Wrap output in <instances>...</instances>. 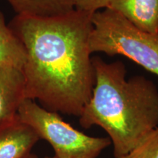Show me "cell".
<instances>
[{
    "instance_id": "cell-10",
    "label": "cell",
    "mask_w": 158,
    "mask_h": 158,
    "mask_svg": "<svg viewBox=\"0 0 158 158\" xmlns=\"http://www.w3.org/2000/svg\"><path fill=\"white\" fill-rule=\"evenodd\" d=\"M118 158H158V127L150 132L129 152Z\"/></svg>"
},
{
    "instance_id": "cell-8",
    "label": "cell",
    "mask_w": 158,
    "mask_h": 158,
    "mask_svg": "<svg viewBox=\"0 0 158 158\" xmlns=\"http://www.w3.org/2000/svg\"><path fill=\"white\" fill-rule=\"evenodd\" d=\"M19 15L50 17L75 10L73 0H7Z\"/></svg>"
},
{
    "instance_id": "cell-12",
    "label": "cell",
    "mask_w": 158,
    "mask_h": 158,
    "mask_svg": "<svg viewBox=\"0 0 158 158\" xmlns=\"http://www.w3.org/2000/svg\"><path fill=\"white\" fill-rule=\"evenodd\" d=\"M25 158H39L38 157H37V155H34V154H29V155L27 156V157H25ZM45 158H56V157H55V156H54V157H45Z\"/></svg>"
},
{
    "instance_id": "cell-4",
    "label": "cell",
    "mask_w": 158,
    "mask_h": 158,
    "mask_svg": "<svg viewBox=\"0 0 158 158\" xmlns=\"http://www.w3.org/2000/svg\"><path fill=\"white\" fill-rule=\"evenodd\" d=\"M17 114L40 139L50 143L56 158H98L111 144L109 138L86 135L64 122L58 113L45 109L29 99L21 102Z\"/></svg>"
},
{
    "instance_id": "cell-5",
    "label": "cell",
    "mask_w": 158,
    "mask_h": 158,
    "mask_svg": "<svg viewBox=\"0 0 158 158\" xmlns=\"http://www.w3.org/2000/svg\"><path fill=\"white\" fill-rule=\"evenodd\" d=\"M40 140L37 134L16 115L0 123V158H25Z\"/></svg>"
},
{
    "instance_id": "cell-11",
    "label": "cell",
    "mask_w": 158,
    "mask_h": 158,
    "mask_svg": "<svg viewBox=\"0 0 158 158\" xmlns=\"http://www.w3.org/2000/svg\"><path fill=\"white\" fill-rule=\"evenodd\" d=\"M74 2L75 10L84 12L89 15L101 9L107 8L110 0H73Z\"/></svg>"
},
{
    "instance_id": "cell-3",
    "label": "cell",
    "mask_w": 158,
    "mask_h": 158,
    "mask_svg": "<svg viewBox=\"0 0 158 158\" xmlns=\"http://www.w3.org/2000/svg\"><path fill=\"white\" fill-rule=\"evenodd\" d=\"M89 39L91 54L122 55L158 76V34L138 29L109 8L92 15Z\"/></svg>"
},
{
    "instance_id": "cell-1",
    "label": "cell",
    "mask_w": 158,
    "mask_h": 158,
    "mask_svg": "<svg viewBox=\"0 0 158 158\" xmlns=\"http://www.w3.org/2000/svg\"><path fill=\"white\" fill-rule=\"evenodd\" d=\"M9 26L26 51L24 98L79 117L94 85L89 48L92 15L76 10L50 17L16 15Z\"/></svg>"
},
{
    "instance_id": "cell-6",
    "label": "cell",
    "mask_w": 158,
    "mask_h": 158,
    "mask_svg": "<svg viewBox=\"0 0 158 158\" xmlns=\"http://www.w3.org/2000/svg\"><path fill=\"white\" fill-rule=\"evenodd\" d=\"M25 79L22 69L0 64V123L17 114L24 98Z\"/></svg>"
},
{
    "instance_id": "cell-9",
    "label": "cell",
    "mask_w": 158,
    "mask_h": 158,
    "mask_svg": "<svg viewBox=\"0 0 158 158\" xmlns=\"http://www.w3.org/2000/svg\"><path fill=\"white\" fill-rule=\"evenodd\" d=\"M26 60L23 45L0 11V64L12 65L23 69Z\"/></svg>"
},
{
    "instance_id": "cell-2",
    "label": "cell",
    "mask_w": 158,
    "mask_h": 158,
    "mask_svg": "<svg viewBox=\"0 0 158 158\" xmlns=\"http://www.w3.org/2000/svg\"><path fill=\"white\" fill-rule=\"evenodd\" d=\"M92 64L93 91L79 122L85 129L102 128L118 158L158 127V89L144 76L127 78L125 66L120 61L108 63L95 57Z\"/></svg>"
},
{
    "instance_id": "cell-7",
    "label": "cell",
    "mask_w": 158,
    "mask_h": 158,
    "mask_svg": "<svg viewBox=\"0 0 158 158\" xmlns=\"http://www.w3.org/2000/svg\"><path fill=\"white\" fill-rule=\"evenodd\" d=\"M107 8L117 12L138 29L158 34V0H110Z\"/></svg>"
}]
</instances>
